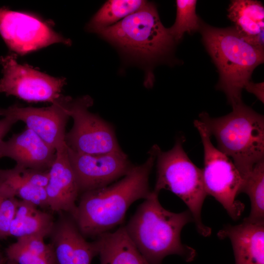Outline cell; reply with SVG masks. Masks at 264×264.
<instances>
[{"instance_id":"obj_1","label":"cell","mask_w":264,"mask_h":264,"mask_svg":"<svg viewBox=\"0 0 264 264\" xmlns=\"http://www.w3.org/2000/svg\"><path fill=\"white\" fill-rule=\"evenodd\" d=\"M143 164L133 166L124 177L115 183L82 194L73 218L85 237H98L120 224L134 201L151 195L150 173L156 160L154 145Z\"/></svg>"},{"instance_id":"obj_2","label":"cell","mask_w":264,"mask_h":264,"mask_svg":"<svg viewBox=\"0 0 264 264\" xmlns=\"http://www.w3.org/2000/svg\"><path fill=\"white\" fill-rule=\"evenodd\" d=\"M158 194L153 191L138 206L125 226L139 252L150 264H161L170 255H177L186 262L193 261L196 251L183 244L182 228L194 221L189 210L176 213L165 209L160 203Z\"/></svg>"},{"instance_id":"obj_3","label":"cell","mask_w":264,"mask_h":264,"mask_svg":"<svg viewBox=\"0 0 264 264\" xmlns=\"http://www.w3.org/2000/svg\"><path fill=\"white\" fill-rule=\"evenodd\" d=\"M128 59L147 68L145 85L151 87V66L172 53L175 41L162 23L155 5L147 2L140 9L97 33Z\"/></svg>"},{"instance_id":"obj_4","label":"cell","mask_w":264,"mask_h":264,"mask_svg":"<svg viewBox=\"0 0 264 264\" xmlns=\"http://www.w3.org/2000/svg\"><path fill=\"white\" fill-rule=\"evenodd\" d=\"M202 41L219 73L217 88L232 106L242 102V90L254 69L264 60V48L250 42L234 27L217 28L201 22Z\"/></svg>"},{"instance_id":"obj_5","label":"cell","mask_w":264,"mask_h":264,"mask_svg":"<svg viewBox=\"0 0 264 264\" xmlns=\"http://www.w3.org/2000/svg\"><path fill=\"white\" fill-rule=\"evenodd\" d=\"M232 109L219 117L202 112L199 120L216 138L217 148L232 160L244 179L264 159V117L242 102Z\"/></svg>"},{"instance_id":"obj_6","label":"cell","mask_w":264,"mask_h":264,"mask_svg":"<svg viewBox=\"0 0 264 264\" xmlns=\"http://www.w3.org/2000/svg\"><path fill=\"white\" fill-rule=\"evenodd\" d=\"M183 136L178 137L173 147L162 151L154 145L157 162L156 180L154 192L159 194L162 189L168 190L180 198L192 214L198 232L204 237L209 236L211 229L201 220L202 205L206 197L202 170L190 160L183 147Z\"/></svg>"},{"instance_id":"obj_7","label":"cell","mask_w":264,"mask_h":264,"mask_svg":"<svg viewBox=\"0 0 264 264\" xmlns=\"http://www.w3.org/2000/svg\"><path fill=\"white\" fill-rule=\"evenodd\" d=\"M202 141L204 152V167L202 170L207 195L213 197L234 220H238L244 205L236 200L244 179L232 160L215 147L205 126L199 120L194 121Z\"/></svg>"},{"instance_id":"obj_8","label":"cell","mask_w":264,"mask_h":264,"mask_svg":"<svg viewBox=\"0 0 264 264\" xmlns=\"http://www.w3.org/2000/svg\"><path fill=\"white\" fill-rule=\"evenodd\" d=\"M92 105L88 95L71 99L68 114L73 125L66 134L67 146L76 153L89 154L121 151L110 125L88 110Z\"/></svg>"},{"instance_id":"obj_9","label":"cell","mask_w":264,"mask_h":264,"mask_svg":"<svg viewBox=\"0 0 264 264\" xmlns=\"http://www.w3.org/2000/svg\"><path fill=\"white\" fill-rule=\"evenodd\" d=\"M3 77L0 80V93L12 95L28 102L51 104L62 95L66 84L64 78H56L19 64L15 54L0 57Z\"/></svg>"},{"instance_id":"obj_10","label":"cell","mask_w":264,"mask_h":264,"mask_svg":"<svg viewBox=\"0 0 264 264\" xmlns=\"http://www.w3.org/2000/svg\"><path fill=\"white\" fill-rule=\"evenodd\" d=\"M0 34L8 47L20 55L55 43H71L40 17L5 7H0Z\"/></svg>"},{"instance_id":"obj_11","label":"cell","mask_w":264,"mask_h":264,"mask_svg":"<svg viewBox=\"0 0 264 264\" xmlns=\"http://www.w3.org/2000/svg\"><path fill=\"white\" fill-rule=\"evenodd\" d=\"M72 98L62 95L47 107H23L18 104L0 108V116L21 121L55 150L66 144V128Z\"/></svg>"},{"instance_id":"obj_12","label":"cell","mask_w":264,"mask_h":264,"mask_svg":"<svg viewBox=\"0 0 264 264\" xmlns=\"http://www.w3.org/2000/svg\"><path fill=\"white\" fill-rule=\"evenodd\" d=\"M67 149L80 194L108 186L126 175L133 166L122 150L89 154L76 153L67 146Z\"/></svg>"},{"instance_id":"obj_13","label":"cell","mask_w":264,"mask_h":264,"mask_svg":"<svg viewBox=\"0 0 264 264\" xmlns=\"http://www.w3.org/2000/svg\"><path fill=\"white\" fill-rule=\"evenodd\" d=\"M48 173V181L45 188L48 208L52 212L66 213L73 218L77 209L76 200L80 194L66 143L56 150Z\"/></svg>"},{"instance_id":"obj_14","label":"cell","mask_w":264,"mask_h":264,"mask_svg":"<svg viewBox=\"0 0 264 264\" xmlns=\"http://www.w3.org/2000/svg\"><path fill=\"white\" fill-rule=\"evenodd\" d=\"M59 214L49 236L56 264H91L98 255L96 241H86L70 215Z\"/></svg>"},{"instance_id":"obj_15","label":"cell","mask_w":264,"mask_h":264,"mask_svg":"<svg viewBox=\"0 0 264 264\" xmlns=\"http://www.w3.org/2000/svg\"><path fill=\"white\" fill-rule=\"evenodd\" d=\"M55 154L53 148L27 128L8 140L0 141V158H10L16 162V165L25 168L48 170Z\"/></svg>"},{"instance_id":"obj_16","label":"cell","mask_w":264,"mask_h":264,"mask_svg":"<svg viewBox=\"0 0 264 264\" xmlns=\"http://www.w3.org/2000/svg\"><path fill=\"white\" fill-rule=\"evenodd\" d=\"M231 242L235 264H264V224H227L217 233Z\"/></svg>"},{"instance_id":"obj_17","label":"cell","mask_w":264,"mask_h":264,"mask_svg":"<svg viewBox=\"0 0 264 264\" xmlns=\"http://www.w3.org/2000/svg\"><path fill=\"white\" fill-rule=\"evenodd\" d=\"M48 171L17 165L10 169H0V182L7 187L18 199L42 208H48L45 188L49 179Z\"/></svg>"},{"instance_id":"obj_18","label":"cell","mask_w":264,"mask_h":264,"mask_svg":"<svg viewBox=\"0 0 264 264\" xmlns=\"http://www.w3.org/2000/svg\"><path fill=\"white\" fill-rule=\"evenodd\" d=\"M96 238L100 264H150L131 239L125 226Z\"/></svg>"},{"instance_id":"obj_19","label":"cell","mask_w":264,"mask_h":264,"mask_svg":"<svg viewBox=\"0 0 264 264\" xmlns=\"http://www.w3.org/2000/svg\"><path fill=\"white\" fill-rule=\"evenodd\" d=\"M228 17L240 34L264 48V7L260 1L232 0L228 9Z\"/></svg>"},{"instance_id":"obj_20","label":"cell","mask_w":264,"mask_h":264,"mask_svg":"<svg viewBox=\"0 0 264 264\" xmlns=\"http://www.w3.org/2000/svg\"><path fill=\"white\" fill-rule=\"evenodd\" d=\"M55 222L50 213L41 210L31 202L19 199L9 236L17 239L28 236L44 238L51 234Z\"/></svg>"},{"instance_id":"obj_21","label":"cell","mask_w":264,"mask_h":264,"mask_svg":"<svg viewBox=\"0 0 264 264\" xmlns=\"http://www.w3.org/2000/svg\"><path fill=\"white\" fill-rule=\"evenodd\" d=\"M7 260L17 264H56L50 243L44 242V238L28 236L17 239L5 250Z\"/></svg>"},{"instance_id":"obj_22","label":"cell","mask_w":264,"mask_h":264,"mask_svg":"<svg viewBox=\"0 0 264 264\" xmlns=\"http://www.w3.org/2000/svg\"><path fill=\"white\" fill-rule=\"evenodd\" d=\"M146 2L142 0H108L90 20L87 29L97 33L137 11Z\"/></svg>"},{"instance_id":"obj_23","label":"cell","mask_w":264,"mask_h":264,"mask_svg":"<svg viewBox=\"0 0 264 264\" xmlns=\"http://www.w3.org/2000/svg\"><path fill=\"white\" fill-rule=\"evenodd\" d=\"M241 193L246 194L251 202L250 213L243 221L264 224V159L258 162L244 179Z\"/></svg>"},{"instance_id":"obj_24","label":"cell","mask_w":264,"mask_h":264,"mask_svg":"<svg viewBox=\"0 0 264 264\" xmlns=\"http://www.w3.org/2000/svg\"><path fill=\"white\" fill-rule=\"evenodd\" d=\"M197 3L195 0H176V20L168 28L176 42L181 40L186 32L191 33L200 29L201 22L196 14Z\"/></svg>"},{"instance_id":"obj_25","label":"cell","mask_w":264,"mask_h":264,"mask_svg":"<svg viewBox=\"0 0 264 264\" xmlns=\"http://www.w3.org/2000/svg\"><path fill=\"white\" fill-rule=\"evenodd\" d=\"M19 201L10 189L0 182V239L9 237L10 225Z\"/></svg>"},{"instance_id":"obj_26","label":"cell","mask_w":264,"mask_h":264,"mask_svg":"<svg viewBox=\"0 0 264 264\" xmlns=\"http://www.w3.org/2000/svg\"><path fill=\"white\" fill-rule=\"evenodd\" d=\"M244 88L254 94L259 100L264 103V82L254 83L250 81L245 86Z\"/></svg>"},{"instance_id":"obj_27","label":"cell","mask_w":264,"mask_h":264,"mask_svg":"<svg viewBox=\"0 0 264 264\" xmlns=\"http://www.w3.org/2000/svg\"><path fill=\"white\" fill-rule=\"evenodd\" d=\"M17 121L10 117H3L0 119V141L8 133L12 127Z\"/></svg>"},{"instance_id":"obj_28","label":"cell","mask_w":264,"mask_h":264,"mask_svg":"<svg viewBox=\"0 0 264 264\" xmlns=\"http://www.w3.org/2000/svg\"><path fill=\"white\" fill-rule=\"evenodd\" d=\"M6 264H13V262L11 260H7Z\"/></svg>"}]
</instances>
